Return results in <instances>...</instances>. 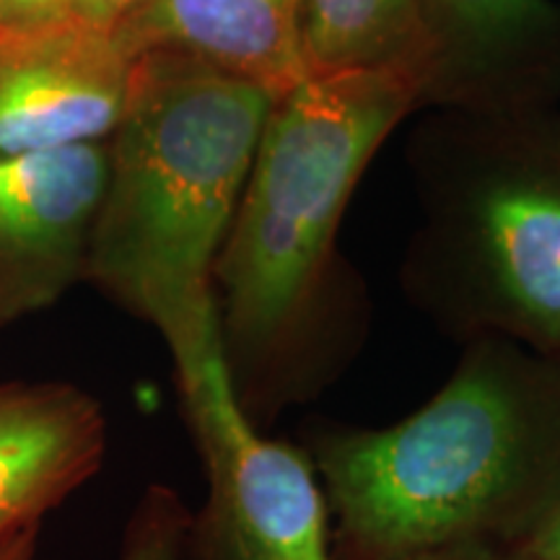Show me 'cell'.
<instances>
[{"label": "cell", "mask_w": 560, "mask_h": 560, "mask_svg": "<svg viewBox=\"0 0 560 560\" xmlns=\"http://www.w3.org/2000/svg\"><path fill=\"white\" fill-rule=\"evenodd\" d=\"M423 109L410 68L310 73L272 102L240 208L215 262L223 361L260 425L310 395L355 332L338 234L392 132Z\"/></svg>", "instance_id": "cell-1"}, {"label": "cell", "mask_w": 560, "mask_h": 560, "mask_svg": "<svg viewBox=\"0 0 560 560\" xmlns=\"http://www.w3.org/2000/svg\"><path fill=\"white\" fill-rule=\"evenodd\" d=\"M340 560L524 548L560 511V355L472 338L436 395L382 429L306 446Z\"/></svg>", "instance_id": "cell-2"}, {"label": "cell", "mask_w": 560, "mask_h": 560, "mask_svg": "<svg viewBox=\"0 0 560 560\" xmlns=\"http://www.w3.org/2000/svg\"><path fill=\"white\" fill-rule=\"evenodd\" d=\"M278 94L177 58L143 55L89 257V283L151 325L177 382L221 348L215 262Z\"/></svg>", "instance_id": "cell-3"}, {"label": "cell", "mask_w": 560, "mask_h": 560, "mask_svg": "<svg viewBox=\"0 0 560 560\" xmlns=\"http://www.w3.org/2000/svg\"><path fill=\"white\" fill-rule=\"evenodd\" d=\"M408 296L462 342L560 355V107L436 112L410 143Z\"/></svg>", "instance_id": "cell-4"}, {"label": "cell", "mask_w": 560, "mask_h": 560, "mask_svg": "<svg viewBox=\"0 0 560 560\" xmlns=\"http://www.w3.org/2000/svg\"><path fill=\"white\" fill-rule=\"evenodd\" d=\"M179 395L208 478L187 560H340L310 452L265 436L231 384L223 348L179 382Z\"/></svg>", "instance_id": "cell-5"}, {"label": "cell", "mask_w": 560, "mask_h": 560, "mask_svg": "<svg viewBox=\"0 0 560 560\" xmlns=\"http://www.w3.org/2000/svg\"><path fill=\"white\" fill-rule=\"evenodd\" d=\"M423 109L560 107L558 0H416Z\"/></svg>", "instance_id": "cell-6"}, {"label": "cell", "mask_w": 560, "mask_h": 560, "mask_svg": "<svg viewBox=\"0 0 560 560\" xmlns=\"http://www.w3.org/2000/svg\"><path fill=\"white\" fill-rule=\"evenodd\" d=\"M107 174V140L0 159V327L86 280Z\"/></svg>", "instance_id": "cell-7"}, {"label": "cell", "mask_w": 560, "mask_h": 560, "mask_svg": "<svg viewBox=\"0 0 560 560\" xmlns=\"http://www.w3.org/2000/svg\"><path fill=\"white\" fill-rule=\"evenodd\" d=\"M136 66L112 32L75 19L0 30V159L107 140L128 109Z\"/></svg>", "instance_id": "cell-8"}, {"label": "cell", "mask_w": 560, "mask_h": 560, "mask_svg": "<svg viewBox=\"0 0 560 560\" xmlns=\"http://www.w3.org/2000/svg\"><path fill=\"white\" fill-rule=\"evenodd\" d=\"M109 423L102 402L70 382H0V545L102 470Z\"/></svg>", "instance_id": "cell-9"}, {"label": "cell", "mask_w": 560, "mask_h": 560, "mask_svg": "<svg viewBox=\"0 0 560 560\" xmlns=\"http://www.w3.org/2000/svg\"><path fill=\"white\" fill-rule=\"evenodd\" d=\"M304 0H138L112 37L130 58L177 55L283 94L306 75Z\"/></svg>", "instance_id": "cell-10"}, {"label": "cell", "mask_w": 560, "mask_h": 560, "mask_svg": "<svg viewBox=\"0 0 560 560\" xmlns=\"http://www.w3.org/2000/svg\"><path fill=\"white\" fill-rule=\"evenodd\" d=\"M301 50L306 75L366 68L418 73L416 0H304Z\"/></svg>", "instance_id": "cell-11"}, {"label": "cell", "mask_w": 560, "mask_h": 560, "mask_svg": "<svg viewBox=\"0 0 560 560\" xmlns=\"http://www.w3.org/2000/svg\"><path fill=\"white\" fill-rule=\"evenodd\" d=\"M192 514L166 486L145 488L128 520L120 560H187Z\"/></svg>", "instance_id": "cell-12"}, {"label": "cell", "mask_w": 560, "mask_h": 560, "mask_svg": "<svg viewBox=\"0 0 560 560\" xmlns=\"http://www.w3.org/2000/svg\"><path fill=\"white\" fill-rule=\"evenodd\" d=\"M73 19V0H0L3 32H34Z\"/></svg>", "instance_id": "cell-13"}, {"label": "cell", "mask_w": 560, "mask_h": 560, "mask_svg": "<svg viewBox=\"0 0 560 560\" xmlns=\"http://www.w3.org/2000/svg\"><path fill=\"white\" fill-rule=\"evenodd\" d=\"M412 560H540L524 548H503V545H454L436 552H425V556Z\"/></svg>", "instance_id": "cell-14"}, {"label": "cell", "mask_w": 560, "mask_h": 560, "mask_svg": "<svg viewBox=\"0 0 560 560\" xmlns=\"http://www.w3.org/2000/svg\"><path fill=\"white\" fill-rule=\"evenodd\" d=\"M138 0H73V19L96 30H115V24Z\"/></svg>", "instance_id": "cell-15"}, {"label": "cell", "mask_w": 560, "mask_h": 560, "mask_svg": "<svg viewBox=\"0 0 560 560\" xmlns=\"http://www.w3.org/2000/svg\"><path fill=\"white\" fill-rule=\"evenodd\" d=\"M524 550H529L540 560H560V511L524 545Z\"/></svg>", "instance_id": "cell-16"}, {"label": "cell", "mask_w": 560, "mask_h": 560, "mask_svg": "<svg viewBox=\"0 0 560 560\" xmlns=\"http://www.w3.org/2000/svg\"><path fill=\"white\" fill-rule=\"evenodd\" d=\"M39 527H30L19 535H13L0 545V560H34L37 556Z\"/></svg>", "instance_id": "cell-17"}, {"label": "cell", "mask_w": 560, "mask_h": 560, "mask_svg": "<svg viewBox=\"0 0 560 560\" xmlns=\"http://www.w3.org/2000/svg\"><path fill=\"white\" fill-rule=\"evenodd\" d=\"M0 30H3V21H0Z\"/></svg>", "instance_id": "cell-18"}]
</instances>
